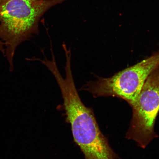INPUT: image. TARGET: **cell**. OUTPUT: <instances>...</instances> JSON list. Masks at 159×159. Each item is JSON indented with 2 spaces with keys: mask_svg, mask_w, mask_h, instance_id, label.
I'll return each mask as SVG.
<instances>
[{
  "mask_svg": "<svg viewBox=\"0 0 159 159\" xmlns=\"http://www.w3.org/2000/svg\"><path fill=\"white\" fill-rule=\"evenodd\" d=\"M8 1H9V0H0V3Z\"/></svg>",
  "mask_w": 159,
  "mask_h": 159,
  "instance_id": "obj_5",
  "label": "cell"
},
{
  "mask_svg": "<svg viewBox=\"0 0 159 159\" xmlns=\"http://www.w3.org/2000/svg\"><path fill=\"white\" fill-rule=\"evenodd\" d=\"M62 109L66 122L71 125L75 142L85 159H119L101 132L92 108L75 98L66 103Z\"/></svg>",
  "mask_w": 159,
  "mask_h": 159,
  "instance_id": "obj_2",
  "label": "cell"
},
{
  "mask_svg": "<svg viewBox=\"0 0 159 159\" xmlns=\"http://www.w3.org/2000/svg\"><path fill=\"white\" fill-rule=\"evenodd\" d=\"M67 0H9L0 3V40L9 70L14 68L16 49L39 32L40 19L54 6Z\"/></svg>",
  "mask_w": 159,
  "mask_h": 159,
  "instance_id": "obj_1",
  "label": "cell"
},
{
  "mask_svg": "<svg viewBox=\"0 0 159 159\" xmlns=\"http://www.w3.org/2000/svg\"><path fill=\"white\" fill-rule=\"evenodd\" d=\"M2 42L1 41V40H0V48H1V47H2Z\"/></svg>",
  "mask_w": 159,
  "mask_h": 159,
  "instance_id": "obj_6",
  "label": "cell"
},
{
  "mask_svg": "<svg viewBox=\"0 0 159 159\" xmlns=\"http://www.w3.org/2000/svg\"><path fill=\"white\" fill-rule=\"evenodd\" d=\"M159 66V49L152 55L109 78L96 76L86 82L79 91H88L95 98L112 96L132 105L150 75Z\"/></svg>",
  "mask_w": 159,
  "mask_h": 159,
  "instance_id": "obj_3",
  "label": "cell"
},
{
  "mask_svg": "<svg viewBox=\"0 0 159 159\" xmlns=\"http://www.w3.org/2000/svg\"><path fill=\"white\" fill-rule=\"evenodd\" d=\"M130 106L132 118L126 138L145 148L157 136L154 128L159 112V66L147 79Z\"/></svg>",
  "mask_w": 159,
  "mask_h": 159,
  "instance_id": "obj_4",
  "label": "cell"
}]
</instances>
